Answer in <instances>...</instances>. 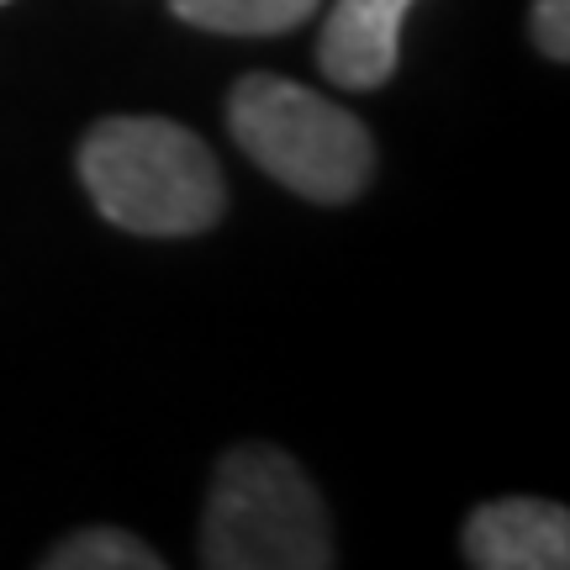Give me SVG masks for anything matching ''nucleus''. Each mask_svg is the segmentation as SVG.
<instances>
[{"mask_svg":"<svg viewBox=\"0 0 570 570\" xmlns=\"http://www.w3.org/2000/svg\"><path fill=\"white\" fill-rule=\"evenodd\" d=\"M80 180L106 223L142 238H190L227 206L223 169L196 132L169 117H106L80 142Z\"/></svg>","mask_w":570,"mask_h":570,"instance_id":"obj_1","label":"nucleus"},{"mask_svg":"<svg viewBox=\"0 0 570 570\" xmlns=\"http://www.w3.org/2000/svg\"><path fill=\"white\" fill-rule=\"evenodd\" d=\"M333 523L306 470L269 444H238L212 475L202 518L206 570H327Z\"/></svg>","mask_w":570,"mask_h":570,"instance_id":"obj_2","label":"nucleus"},{"mask_svg":"<svg viewBox=\"0 0 570 570\" xmlns=\"http://www.w3.org/2000/svg\"><path fill=\"white\" fill-rule=\"evenodd\" d=\"M227 127L269 180L306 202H354L375 175V142L354 111L265 69L233 85Z\"/></svg>","mask_w":570,"mask_h":570,"instance_id":"obj_3","label":"nucleus"},{"mask_svg":"<svg viewBox=\"0 0 570 570\" xmlns=\"http://www.w3.org/2000/svg\"><path fill=\"white\" fill-rule=\"evenodd\" d=\"M460 544L475 570H566L570 512L544 497H502L470 512Z\"/></svg>","mask_w":570,"mask_h":570,"instance_id":"obj_4","label":"nucleus"},{"mask_svg":"<svg viewBox=\"0 0 570 570\" xmlns=\"http://www.w3.org/2000/svg\"><path fill=\"white\" fill-rule=\"evenodd\" d=\"M417 0H338L323 21L317 69L344 90H381L402 59V21Z\"/></svg>","mask_w":570,"mask_h":570,"instance_id":"obj_5","label":"nucleus"},{"mask_svg":"<svg viewBox=\"0 0 570 570\" xmlns=\"http://www.w3.org/2000/svg\"><path fill=\"white\" fill-rule=\"evenodd\" d=\"M323 0H169V11L202 32L223 38H275L302 27Z\"/></svg>","mask_w":570,"mask_h":570,"instance_id":"obj_6","label":"nucleus"},{"mask_svg":"<svg viewBox=\"0 0 570 570\" xmlns=\"http://www.w3.org/2000/svg\"><path fill=\"white\" fill-rule=\"evenodd\" d=\"M48 570H159L164 554L127 529H80L42 554Z\"/></svg>","mask_w":570,"mask_h":570,"instance_id":"obj_7","label":"nucleus"},{"mask_svg":"<svg viewBox=\"0 0 570 570\" xmlns=\"http://www.w3.org/2000/svg\"><path fill=\"white\" fill-rule=\"evenodd\" d=\"M533 48L550 63L570 59V0H533Z\"/></svg>","mask_w":570,"mask_h":570,"instance_id":"obj_8","label":"nucleus"},{"mask_svg":"<svg viewBox=\"0 0 570 570\" xmlns=\"http://www.w3.org/2000/svg\"><path fill=\"white\" fill-rule=\"evenodd\" d=\"M0 6H6V0H0Z\"/></svg>","mask_w":570,"mask_h":570,"instance_id":"obj_9","label":"nucleus"}]
</instances>
